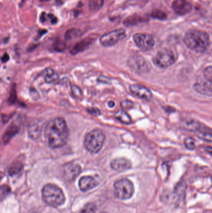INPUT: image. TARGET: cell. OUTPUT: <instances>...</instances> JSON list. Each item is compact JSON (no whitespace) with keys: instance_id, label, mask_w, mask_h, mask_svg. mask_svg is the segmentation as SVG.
<instances>
[{"instance_id":"1","label":"cell","mask_w":212,"mask_h":213,"mask_svg":"<svg viewBox=\"0 0 212 213\" xmlns=\"http://www.w3.org/2000/svg\"><path fill=\"white\" fill-rule=\"evenodd\" d=\"M69 136V131L66 122L62 117L55 118L49 121L44 129V137L49 146L58 148L66 144Z\"/></svg>"},{"instance_id":"2","label":"cell","mask_w":212,"mask_h":213,"mask_svg":"<svg viewBox=\"0 0 212 213\" xmlns=\"http://www.w3.org/2000/svg\"><path fill=\"white\" fill-rule=\"evenodd\" d=\"M185 46L197 53L207 51L210 46V38L207 32L199 29H191L185 33L184 38Z\"/></svg>"},{"instance_id":"3","label":"cell","mask_w":212,"mask_h":213,"mask_svg":"<svg viewBox=\"0 0 212 213\" xmlns=\"http://www.w3.org/2000/svg\"><path fill=\"white\" fill-rule=\"evenodd\" d=\"M42 198L47 205L57 208L64 204L65 197L62 190L54 184H47L42 189Z\"/></svg>"},{"instance_id":"4","label":"cell","mask_w":212,"mask_h":213,"mask_svg":"<svg viewBox=\"0 0 212 213\" xmlns=\"http://www.w3.org/2000/svg\"><path fill=\"white\" fill-rule=\"evenodd\" d=\"M105 141V135L102 130L96 129L88 132L85 137L84 145L91 153H97L102 148Z\"/></svg>"},{"instance_id":"5","label":"cell","mask_w":212,"mask_h":213,"mask_svg":"<svg viewBox=\"0 0 212 213\" xmlns=\"http://www.w3.org/2000/svg\"><path fill=\"white\" fill-rule=\"evenodd\" d=\"M134 193V186L132 181L127 178L121 179L114 184L115 196L121 200L130 199Z\"/></svg>"},{"instance_id":"6","label":"cell","mask_w":212,"mask_h":213,"mask_svg":"<svg viewBox=\"0 0 212 213\" xmlns=\"http://www.w3.org/2000/svg\"><path fill=\"white\" fill-rule=\"evenodd\" d=\"M176 60L173 51L169 49L163 48L159 50L152 59L155 65L159 68H167L172 65Z\"/></svg>"},{"instance_id":"7","label":"cell","mask_w":212,"mask_h":213,"mask_svg":"<svg viewBox=\"0 0 212 213\" xmlns=\"http://www.w3.org/2000/svg\"><path fill=\"white\" fill-rule=\"evenodd\" d=\"M126 31L123 29H118L108 32L100 39L101 44L104 47H112L123 40L126 37Z\"/></svg>"},{"instance_id":"8","label":"cell","mask_w":212,"mask_h":213,"mask_svg":"<svg viewBox=\"0 0 212 213\" xmlns=\"http://www.w3.org/2000/svg\"><path fill=\"white\" fill-rule=\"evenodd\" d=\"M133 41L136 46L143 51L151 50L154 45V39L149 34H135L133 36Z\"/></svg>"},{"instance_id":"9","label":"cell","mask_w":212,"mask_h":213,"mask_svg":"<svg viewBox=\"0 0 212 213\" xmlns=\"http://www.w3.org/2000/svg\"><path fill=\"white\" fill-rule=\"evenodd\" d=\"M82 172L81 166L73 163L65 165L62 169V175L65 180L69 182L73 181Z\"/></svg>"},{"instance_id":"10","label":"cell","mask_w":212,"mask_h":213,"mask_svg":"<svg viewBox=\"0 0 212 213\" xmlns=\"http://www.w3.org/2000/svg\"><path fill=\"white\" fill-rule=\"evenodd\" d=\"M130 90L133 94L137 97L146 101H150L152 99V93L147 87L139 84L131 85Z\"/></svg>"},{"instance_id":"11","label":"cell","mask_w":212,"mask_h":213,"mask_svg":"<svg viewBox=\"0 0 212 213\" xmlns=\"http://www.w3.org/2000/svg\"><path fill=\"white\" fill-rule=\"evenodd\" d=\"M172 8L179 15H185L192 10V5L187 0H174L172 3Z\"/></svg>"},{"instance_id":"12","label":"cell","mask_w":212,"mask_h":213,"mask_svg":"<svg viewBox=\"0 0 212 213\" xmlns=\"http://www.w3.org/2000/svg\"><path fill=\"white\" fill-rule=\"evenodd\" d=\"M98 185V181L94 178L90 176H84L80 179L79 181V188L83 192L91 190L95 188Z\"/></svg>"},{"instance_id":"13","label":"cell","mask_w":212,"mask_h":213,"mask_svg":"<svg viewBox=\"0 0 212 213\" xmlns=\"http://www.w3.org/2000/svg\"><path fill=\"white\" fill-rule=\"evenodd\" d=\"M110 166L116 172H123L130 169L132 167V163L129 160L125 158H118L112 161Z\"/></svg>"},{"instance_id":"14","label":"cell","mask_w":212,"mask_h":213,"mask_svg":"<svg viewBox=\"0 0 212 213\" xmlns=\"http://www.w3.org/2000/svg\"><path fill=\"white\" fill-rule=\"evenodd\" d=\"M194 89L202 95L211 96V82L205 79L204 81L197 82L193 86Z\"/></svg>"},{"instance_id":"15","label":"cell","mask_w":212,"mask_h":213,"mask_svg":"<svg viewBox=\"0 0 212 213\" xmlns=\"http://www.w3.org/2000/svg\"><path fill=\"white\" fill-rule=\"evenodd\" d=\"M19 129L20 127L19 125L14 122L8 126L3 136V141L4 143L7 144L13 138V137H14L16 134L18 133Z\"/></svg>"},{"instance_id":"16","label":"cell","mask_w":212,"mask_h":213,"mask_svg":"<svg viewBox=\"0 0 212 213\" xmlns=\"http://www.w3.org/2000/svg\"><path fill=\"white\" fill-rule=\"evenodd\" d=\"M93 39L87 38L83 39L82 41L77 42L70 50V53L72 54H76L79 53L87 49L93 42Z\"/></svg>"},{"instance_id":"17","label":"cell","mask_w":212,"mask_h":213,"mask_svg":"<svg viewBox=\"0 0 212 213\" xmlns=\"http://www.w3.org/2000/svg\"><path fill=\"white\" fill-rule=\"evenodd\" d=\"M42 124L40 122H34L28 126V134L33 140H37L40 137L42 132Z\"/></svg>"},{"instance_id":"18","label":"cell","mask_w":212,"mask_h":213,"mask_svg":"<svg viewBox=\"0 0 212 213\" xmlns=\"http://www.w3.org/2000/svg\"><path fill=\"white\" fill-rule=\"evenodd\" d=\"M115 117L120 122L128 125L132 123V119L125 110H120L115 114Z\"/></svg>"},{"instance_id":"19","label":"cell","mask_w":212,"mask_h":213,"mask_svg":"<svg viewBox=\"0 0 212 213\" xmlns=\"http://www.w3.org/2000/svg\"><path fill=\"white\" fill-rule=\"evenodd\" d=\"M44 79L47 83H54L58 79V74L51 68H47L44 71Z\"/></svg>"},{"instance_id":"20","label":"cell","mask_w":212,"mask_h":213,"mask_svg":"<svg viewBox=\"0 0 212 213\" xmlns=\"http://www.w3.org/2000/svg\"><path fill=\"white\" fill-rule=\"evenodd\" d=\"M23 170V165L20 161H15L8 169V173L10 176H14L20 174Z\"/></svg>"},{"instance_id":"21","label":"cell","mask_w":212,"mask_h":213,"mask_svg":"<svg viewBox=\"0 0 212 213\" xmlns=\"http://www.w3.org/2000/svg\"><path fill=\"white\" fill-rule=\"evenodd\" d=\"M82 36V31L76 28H72L67 30L65 33V39L67 41L78 38Z\"/></svg>"},{"instance_id":"22","label":"cell","mask_w":212,"mask_h":213,"mask_svg":"<svg viewBox=\"0 0 212 213\" xmlns=\"http://www.w3.org/2000/svg\"><path fill=\"white\" fill-rule=\"evenodd\" d=\"M11 190L8 185L3 184L0 186V201L4 200L11 194Z\"/></svg>"},{"instance_id":"23","label":"cell","mask_w":212,"mask_h":213,"mask_svg":"<svg viewBox=\"0 0 212 213\" xmlns=\"http://www.w3.org/2000/svg\"><path fill=\"white\" fill-rule=\"evenodd\" d=\"M104 0H90L89 8L93 11H97L103 5Z\"/></svg>"},{"instance_id":"24","label":"cell","mask_w":212,"mask_h":213,"mask_svg":"<svg viewBox=\"0 0 212 213\" xmlns=\"http://www.w3.org/2000/svg\"><path fill=\"white\" fill-rule=\"evenodd\" d=\"M97 211L96 204L93 202H88L85 205L79 213H95Z\"/></svg>"},{"instance_id":"25","label":"cell","mask_w":212,"mask_h":213,"mask_svg":"<svg viewBox=\"0 0 212 213\" xmlns=\"http://www.w3.org/2000/svg\"><path fill=\"white\" fill-rule=\"evenodd\" d=\"M143 21V18H140L139 16H131L128 18H126L124 22L125 25L130 26L134 25V24H138Z\"/></svg>"},{"instance_id":"26","label":"cell","mask_w":212,"mask_h":213,"mask_svg":"<svg viewBox=\"0 0 212 213\" xmlns=\"http://www.w3.org/2000/svg\"><path fill=\"white\" fill-rule=\"evenodd\" d=\"M151 16L153 18L157 19L159 20H165L167 18L166 14L161 10H155L152 12Z\"/></svg>"},{"instance_id":"27","label":"cell","mask_w":212,"mask_h":213,"mask_svg":"<svg viewBox=\"0 0 212 213\" xmlns=\"http://www.w3.org/2000/svg\"><path fill=\"white\" fill-rule=\"evenodd\" d=\"M184 145L185 147L190 150L196 148V140L192 137H187L184 140Z\"/></svg>"},{"instance_id":"28","label":"cell","mask_w":212,"mask_h":213,"mask_svg":"<svg viewBox=\"0 0 212 213\" xmlns=\"http://www.w3.org/2000/svg\"><path fill=\"white\" fill-rule=\"evenodd\" d=\"M65 42L61 40H57L54 44V49L57 51H58V52H62V51L64 50V49H65Z\"/></svg>"},{"instance_id":"29","label":"cell","mask_w":212,"mask_h":213,"mask_svg":"<svg viewBox=\"0 0 212 213\" xmlns=\"http://www.w3.org/2000/svg\"><path fill=\"white\" fill-rule=\"evenodd\" d=\"M203 75L206 80L211 82L212 81V69L211 66H209L207 67L203 72Z\"/></svg>"},{"instance_id":"30","label":"cell","mask_w":212,"mask_h":213,"mask_svg":"<svg viewBox=\"0 0 212 213\" xmlns=\"http://www.w3.org/2000/svg\"><path fill=\"white\" fill-rule=\"evenodd\" d=\"M17 99V95H16V90L15 89L14 87H13L11 91V93H10V96L9 98V101L10 103L11 104H13L15 103V102L16 101Z\"/></svg>"},{"instance_id":"31","label":"cell","mask_w":212,"mask_h":213,"mask_svg":"<svg viewBox=\"0 0 212 213\" xmlns=\"http://www.w3.org/2000/svg\"><path fill=\"white\" fill-rule=\"evenodd\" d=\"M121 107H122V108H123L122 110H123L130 109V108H133V104L132 103L131 101H129V100L123 101L121 102Z\"/></svg>"},{"instance_id":"32","label":"cell","mask_w":212,"mask_h":213,"mask_svg":"<svg viewBox=\"0 0 212 213\" xmlns=\"http://www.w3.org/2000/svg\"><path fill=\"white\" fill-rule=\"evenodd\" d=\"M72 92L73 93V94L77 97H80L82 96V91L80 89L79 87H78L77 86H73L72 87Z\"/></svg>"},{"instance_id":"33","label":"cell","mask_w":212,"mask_h":213,"mask_svg":"<svg viewBox=\"0 0 212 213\" xmlns=\"http://www.w3.org/2000/svg\"><path fill=\"white\" fill-rule=\"evenodd\" d=\"M10 59V57H9V55H8L7 54H4L3 55V56L1 58V61L3 62H7L8 60Z\"/></svg>"},{"instance_id":"34","label":"cell","mask_w":212,"mask_h":213,"mask_svg":"<svg viewBox=\"0 0 212 213\" xmlns=\"http://www.w3.org/2000/svg\"><path fill=\"white\" fill-rule=\"evenodd\" d=\"M49 17L50 18V20H51V22H52V24H55V23H57V18H56V17L54 16L52 14L49 15Z\"/></svg>"},{"instance_id":"35","label":"cell","mask_w":212,"mask_h":213,"mask_svg":"<svg viewBox=\"0 0 212 213\" xmlns=\"http://www.w3.org/2000/svg\"><path fill=\"white\" fill-rule=\"evenodd\" d=\"M115 105V102H113V101H110V102H109V103H108V105H109V107L110 108L114 107Z\"/></svg>"},{"instance_id":"36","label":"cell","mask_w":212,"mask_h":213,"mask_svg":"<svg viewBox=\"0 0 212 213\" xmlns=\"http://www.w3.org/2000/svg\"><path fill=\"white\" fill-rule=\"evenodd\" d=\"M40 21H41L42 22H44V21H45L46 18H45V14H44V13H42V14L41 16H40Z\"/></svg>"},{"instance_id":"37","label":"cell","mask_w":212,"mask_h":213,"mask_svg":"<svg viewBox=\"0 0 212 213\" xmlns=\"http://www.w3.org/2000/svg\"><path fill=\"white\" fill-rule=\"evenodd\" d=\"M40 1L41 2H47V1H49V0H40Z\"/></svg>"},{"instance_id":"38","label":"cell","mask_w":212,"mask_h":213,"mask_svg":"<svg viewBox=\"0 0 212 213\" xmlns=\"http://www.w3.org/2000/svg\"><path fill=\"white\" fill-rule=\"evenodd\" d=\"M100 213H108V212H105V211H103V212H100Z\"/></svg>"}]
</instances>
